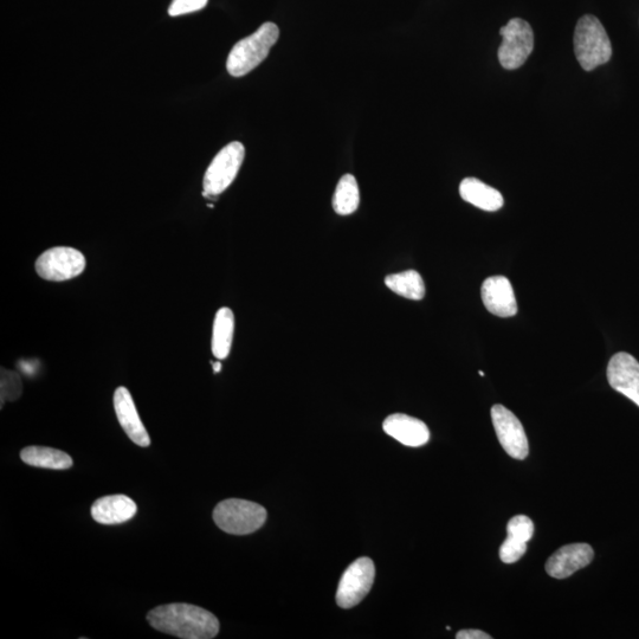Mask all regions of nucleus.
<instances>
[{
  "label": "nucleus",
  "mask_w": 639,
  "mask_h": 639,
  "mask_svg": "<svg viewBox=\"0 0 639 639\" xmlns=\"http://www.w3.org/2000/svg\"><path fill=\"white\" fill-rule=\"evenodd\" d=\"M332 204L334 211L340 216H350L358 210L360 191L357 179L352 174H345L339 180Z\"/></svg>",
  "instance_id": "aec40b11"
},
{
  "label": "nucleus",
  "mask_w": 639,
  "mask_h": 639,
  "mask_svg": "<svg viewBox=\"0 0 639 639\" xmlns=\"http://www.w3.org/2000/svg\"><path fill=\"white\" fill-rule=\"evenodd\" d=\"M137 512V503L126 495L101 497L92 507L93 519L102 525L124 524L132 520Z\"/></svg>",
  "instance_id": "2eb2a0df"
},
{
  "label": "nucleus",
  "mask_w": 639,
  "mask_h": 639,
  "mask_svg": "<svg viewBox=\"0 0 639 639\" xmlns=\"http://www.w3.org/2000/svg\"><path fill=\"white\" fill-rule=\"evenodd\" d=\"M374 578L376 566L370 558H359L348 566L342 574L337 591L340 608L351 609L363 602L372 589Z\"/></svg>",
  "instance_id": "6e6552de"
},
{
  "label": "nucleus",
  "mask_w": 639,
  "mask_h": 639,
  "mask_svg": "<svg viewBox=\"0 0 639 639\" xmlns=\"http://www.w3.org/2000/svg\"><path fill=\"white\" fill-rule=\"evenodd\" d=\"M456 638L457 639H490L493 637L481 630L470 629V630H462L458 632V634L456 635Z\"/></svg>",
  "instance_id": "393cba45"
},
{
  "label": "nucleus",
  "mask_w": 639,
  "mask_h": 639,
  "mask_svg": "<svg viewBox=\"0 0 639 639\" xmlns=\"http://www.w3.org/2000/svg\"><path fill=\"white\" fill-rule=\"evenodd\" d=\"M492 421L502 448L515 460H525L529 454V445L524 426L519 418L505 406L497 404L492 408Z\"/></svg>",
  "instance_id": "1a4fd4ad"
},
{
  "label": "nucleus",
  "mask_w": 639,
  "mask_h": 639,
  "mask_svg": "<svg viewBox=\"0 0 639 639\" xmlns=\"http://www.w3.org/2000/svg\"><path fill=\"white\" fill-rule=\"evenodd\" d=\"M86 266L85 255L69 247H56L44 251L35 264L38 276L53 282L75 279L85 271Z\"/></svg>",
  "instance_id": "423d86ee"
},
{
  "label": "nucleus",
  "mask_w": 639,
  "mask_h": 639,
  "mask_svg": "<svg viewBox=\"0 0 639 639\" xmlns=\"http://www.w3.org/2000/svg\"><path fill=\"white\" fill-rule=\"evenodd\" d=\"M460 195L467 203L483 211L494 212L503 206L501 193L476 178H466L460 185Z\"/></svg>",
  "instance_id": "dca6fc26"
},
{
  "label": "nucleus",
  "mask_w": 639,
  "mask_h": 639,
  "mask_svg": "<svg viewBox=\"0 0 639 639\" xmlns=\"http://www.w3.org/2000/svg\"><path fill=\"white\" fill-rule=\"evenodd\" d=\"M21 458L31 467L53 470H66L73 467V458L64 451L53 448L32 445L21 451Z\"/></svg>",
  "instance_id": "a211bd4d"
},
{
  "label": "nucleus",
  "mask_w": 639,
  "mask_h": 639,
  "mask_svg": "<svg viewBox=\"0 0 639 639\" xmlns=\"http://www.w3.org/2000/svg\"><path fill=\"white\" fill-rule=\"evenodd\" d=\"M280 37V29L271 22L264 23L253 35L243 38L231 49L227 69L234 77H242L266 60Z\"/></svg>",
  "instance_id": "f03ea898"
},
{
  "label": "nucleus",
  "mask_w": 639,
  "mask_h": 639,
  "mask_svg": "<svg viewBox=\"0 0 639 639\" xmlns=\"http://www.w3.org/2000/svg\"><path fill=\"white\" fill-rule=\"evenodd\" d=\"M386 287L405 299L419 301L425 296V284L421 274L416 270L389 275L385 279Z\"/></svg>",
  "instance_id": "6ab92c4d"
},
{
  "label": "nucleus",
  "mask_w": 639,
  "mask_h": 639,
  "mask_svg": "<svg viewBox=\"0 0 639 639\" xmlns=\"http://www.w3.org/2000/svg\"><path fill=\"white\" fill-rule=\"evenodd\" d=\"M503 38L499 48L501 66L515 70L524 66L534 49V34L531 25L524 19L514 18L500 30Z\"/></svg>",
  "instance_id": "0eeeda50"
},
{
  "label": "nucleus",
  "mask_w": 639,
  "mask_h": 639,
  "mask_svg": "<svg viewBox=\"0 0 639 639\" xmlns=\"http://www.w3.org/2000/svg\"><path fill=\"white\" fill-rule=\"evenodd\" d=\"M574 54L585 71L595 70L611 60V41L597 17L586 15L579 19L574 32Z\"/></svg>",
  "instance_id": "7ed1b4c3"
},
{
  "label": "nucleus",
  "mask_w": 639,
  "mask_h": 639,
  "mask_svg": "<svg viewBox=\"0 0 639 639\" xmlns=\"http://www.w3.org/2000/svg\"><path fill=\"white\" fill-rule=\"evenodd\" d=\"M153 629L183 639H212L218 635L219 621L213 613L196 605L174 603L148 612Z\"/></svg>",
  "instance_id": "f257e3e1"
},
{
  "label": "nucleus",
  "mask_w": 639,
  "mask_h": 639,
  "mask_svg": "<svg viewBox=\"0 0 639 639\" xmlns=\"http://www.w3.org/2000/svg\"><path fill=\"white\" fill-rule=\"evenodd\" d=\"M114 409L121 428L131 441L142 448L150 447V436L141 422L131 392L124 386L118 387L114 393Z\"/></svg>",
  "instance_id": "9b49d317"
},
{
  "label": "nucleus",
  "mask_w": 639,
  "mask_h": 639,
  "mask_svg": "<svg viewBox=\"0 0 639 639\" xmlns=\"http://www.w3.org/2000/svg\"><path fill=\"white\" fill-rule=\"evenodd\" d=\"M508 537L527 542L533 538L534 524L526 515L514 516L507 526Z\"/></svg>",
  "instance_id": "4be33fe9"
},
{
  "label": "nucleus",
  "mask_w": 639,
  "mask_h": 639,
  "mask_svg": "<svg viewBox=\"0 0 639 639\" xmlns=\"http://www.w3.org/2000/svg\"><path fill=\"white\" fill-rule=\"evenodd\" d=\"M235 333V315L230 308L219 309L212 329L211 350L218 360L229 357Z\"/></svg>",
  "instance_id": "f3484780"
},
{
  "label": "nucleus",
  "mask_w": 639,
  "mask_h": 639,
  "mask_svg": "<svg viewBox=\"0 0 639 639\" xmlns=\"http://www.w3.org/2000/svg\"><path fill=\"white\" fill-rule=\"evenodd\" d=\"M0 396H2V408L6 402H15L23 393L22 379L19 374L2 369V383H0Z\"/></svg>",
  "instance_id": "412c9836"
},
{
  "label": "nucleus",
  "mask_w": 639,
  "mask_h": 639,
  "mask_svg": "<svg viewBox=\"0 0 639 639\" xmlns=\"http://www.w3.org/2000/svg\"><path fill=\"white\" fill-rule=\"evenodd\" d=\"M208 2L209 0H172L169 15L177 17L192 14V12L203 10Z\"/></svg>",
  "instance_id": "b1692460"
},
{
  "label": "nucleus",
  "mask_w": 639,
  "mask_h": 639,
  "mask_svg": "<svg viewBox=\"0 0 639 639\" xmlns=\"http://www.w3.org/2000/svg\"><path fill=\"white\" fill-rule=\"evenodd\" d=\"M213 520L225 533L247 535L266 524L267 511L255 502L229 499L218 503Z\"/></svg>",
  "instance_id": "20e7f679"
},
{
  "label": "nucleus",
  "mask_w": 639,
  "mask_h": 639,
  "mask_svg": "<svg viewBox=\"0 0 639 639\" xmlns=\"http://www.w3.org/2000/svg\"><path fill=\"white\" fill-rule=\"evenodd\" d=\"M480 376L484 377V372L480 371Z\"/></svg>",
  "instance_id": "bb28decb"
},
{
  "label": "nucleus",
  "mask_w": 639,
  "mask_h": 639,
  "mask_svg": "<svg viewBox=\"0 0 639 639\" xmlns=\"http://www.w3.org/2000/svg\"><path fill=\"white\" fill-rule=\"evenodd\" d=\"M527 552V542L507 537L500 547V558L505 564H514Z\"/></svg>",
  "instance_id": "5701e85b"
},
{
  "label": "nucleus",
  "mask_w": 639,
  "mask_h": 639,
  "mask_svg": "<svg viewBox=\"0 0 639 639\" xmlns=\"http://www.w3.org/2000/svg\"><path fill=\"white\" fill-rule=\"evenodd\" d=\"M595 557L587 544H572L559 548L546 563V572L555 579L571 577L591 563Z\"/></svg>",
  "instance_id": "ddd939ff"
},
{
  "label": "nucleus",
  "mask_w": 639,
  "mask_h": 639,
  "mask_svg": "<svg viewBox=\"0 0 639 639\" xmlns=\"http://www.w3.org/2000/svg\"><path fill=\"white\" fill-rule=\"evenodd\" d=\"M481 296L489 313L500 318H512L518 313L512 283L505 276H493L484 281Z\"/></svg>",
  "instance_id": "f8f14e48"
},
{
  "label": "nucleus",
  "mask_w": 639,
  "mask_h": 639,
  "mask_svg": "<svg viewBox=\"0 0 639 639\" xmlns=\"http://www.w3.org/2000/svg\"><path fill=\"white\" fill-rule=\"evenodd\" d=\"M608 380L613 390L622 393L639 408V363L629 353L613 355L608 366Z\"/></svg>",
  "instance_id": "9d476101"
},
{
  "label": "nucleus",
  "mask_w": 639,
  "mask_h": 639,
  "mask_svg": "<svg viewBox=\"0 0 639 639\" xmlns=\"http://www.w3.org/2000/svg\"><path fill=\"white\" fill-rule=\"evenodd\" d=\"M383 429L387 435L406 447H422L430 440L428 426L419 419L403 415V413H395L387 417L383 423Z\"/></svg>",
  "instance_id": "4468645a"
},
{
  "label": "nucleus",
  "mask_w": 639,
  "mask_h": 639,
  "mask_svg": "<svg viewBox=\"0 0 639 639\" xmlns=\"http://www.w3.org/2000/svg\"><path fill=\"white\" fill-rule=\"evenodd\" d=\"M212 366H213V372L219 373L222 371L221 361H216V363H212Z\"/></svg>",
  "instance_id": "a878e982"
},
{
  "label": "nucleus",
  "mask_w": 639,
  "mask_h": 639,
  "mask_svg": "<svg viewBox=\"0 0 639 639\" xmlns=\"http://www.w3.org/2000/svg\"><path fill=\"white\" fill-rule=\"evenodd\" d=\"M245 156V148L241 142L235 141L223 147V150L213 158L205 172L203 180V196L213 199L228 189L235 182L240 172Z\"/></svg>",
  "instance_id": "39448f33"
}]
</instances>
